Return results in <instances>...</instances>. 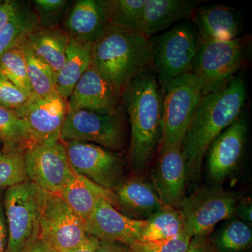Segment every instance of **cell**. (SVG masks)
I'll use <instances>...</instances> for the list:
<instances>
[{
    "mask_svg": "<svg viewBox=\"0 0 252 252\" xmlns=\"http://www.w3.org/2000/svg\"><path fill=\"white\" fill-rule=\"evenodd\" d=\"M190 18L199 35L207 39L233 40L241 32L238 12L224 5L208 4L197 7Z\"/></svg>",
    "mask_w": 252,
    "mask_h": 252,
    "instance_id": "cell-22",
    "label": "cell"
},
{
    "mask_svg": "<svg viewBox=\"0 0 252 252\" xmlns=\"http://www.w3.org/2000/svg\"><path fill=\"white\" fill-rule=\"evenodd\" d=\"M35 94L20 89L0 72V107L17 113L24 109Z\"/></svg>",
    "mask_w": 252,
    "mask_h": 252,
    "instance_id": "cell-33",
    "label": "cell"
},
{
    "mask_svg": "<svg viewBox=\"0 0 252 252\" xmlns=\"http://www.w3.org/2000/svg\"><path fill=\"white\" fill-rule=\"evenodd\" d=\"M68 112L67 102L58 93L49 97L34 96L16 113L27 130L28 145L61 140V130Z\"/></svg>",
    "mask_w": 252,
    "mask_h": 252,
    "instance_id": "cell-13",
    "label": "cell"
},
{
    "mask_svg": "<svg viewBox=\"0 0 252 252\" xmlns=\"http://www.w3.org/2000/svg\"><path fill=\"white\" fill-rule=\"evenodd\" d=\"M20 3L11 0H0V28L9 22L20 7Z\"/></svg>",
    "mask_w": 252,
    "mask_h": 252,
    "instance_id": "cell-36",
    "label": "cell"
},
{
    "mask_svg": "<svg viewBox=\"0 0 252 252\" xmlns=\"http://www.w3.org/2000/svg\"><path fill=\"white\" fill-rule=\"evenodd\" d=\"M146 220L147 225L139 241L167 240L185 230L180 211L169 205H164Z\"/></svg>",
    "mask_w": 252,
    "mask_h": 252,
    "instance_id": "cell-25",
    "label": "cell"
},
{
    "mask_svg": "<svg viewBox=\"0 0 252 252\" xmlns=\"http://www.w3.org/2000/svg\"><path fill=\"white\" fill-rule=\"evenodd\" d=\"M198 4L193 0H146L137 31L150 39L181 21L190 19Z\"/></svg>",
    "mask_w": 252,
    "mask_h": 252,
    "instance_id": "cell-18",
    "label": "cell"
},
{
    "mask_svg": "<svg viewBox=\"0 0 252 252\" xmlns=\"http://www.w3.org/2000/svg\"><path fill=\"white\" fill-rule=\"evenodd\" d=\"M248 128V116L243 111L207 151V171L216 184L228 178L238 167L245 151Z\"/></svg>",
    "mask_w": 252,
    "mask_h": 252,
    "instance_id": "cell-14",
    "label": "cell"
},
{
    "mask_svg": "<svg viewBox=\"0 0 252 252\" xmlns=\"http://www.w3.org/2000/svg\"><path fill=\"white\" fill-rule=\"evenodd\" d=\"M23 158L28 180L49 193L60 195L74 173L61 140L30 146Z\"/></svg>",
    "mask_w": 252,
    "mask_h": 252,
    "instance_id": "cell-10",
    "label": "cell"
},
{
    "mask_svg": "<svg viewBox=\"0 0 252 252\" xmlns=\"http://www.w3.org/2000/svg\"><path fill=\"white\" fill-rule=\"evenodd\" d=\"M187 178L182 144L158 151L153 175L154 188L165 205L179 208L185 198Z\"/></svg>",
    "mask_w": 252,
    "mask_h": 252,
    "instance_id": "cell-17",
    "label": "cell"
},
{
    "mask_svg": "<svg viewBox=\"0 0 252 252\" xmlns=\"http://www.w3.org/2000/svg\"><path fill=\"white\" fill-rule=\"evenodd\" d=\"M85 224L88 234L99 241L114 242L129 248L140 240L147 220L126 217L109 202L101 200Z\"/></svg>",
    "mask_w": 252,
    "mask_h": 252,
    "instance_id": "cell-15",
    "label": "cell"
},
{
    "mask_svg": "<svg viewBox=\"0 0 252 252\" xmlns=\"http://www.w3.org/2000/svg\"><path fill=\"white\" fill-rule=\"evenodd\" d=\"M34 13L41 27H57L56 25L67 14L69 1L67 0H35Z\"/></svg>",
    "mask_w": 252,
    "mask_h": 252,
    "instance_id": "cell-35",
    "label": "cell"
},
{
    "mask_svg": "<svg viewBox=\"0 0 252 252\" xmlns=\"http://www.w3.org/2000/svg\"><path fill=\"white\" fill-rule=\"evenodd\" d=\"M192 238L185 230L173 238L157 241H137L128 248L130 252H185Z\"/></svg>",
    "mask_w": 252,
    "mask_h": 252,
    "instance_id": "cell-34",
    "label": "cell"
},
{
    "mask_svg": "<svg viewBox=\"0 0 252 252\" xmlns=\"http://www.w3.org/2000/svg\"><path fill=\"white\" fill-rule=\"evenodd\" d=\"M23 252H54L49 250L47 247L42 243V241L38 238L31 244Z\"/></svg>",
    "mask_w": 252,
    "mask_h": 252,
    "instance_id": "cell-42",
    "label": "cell"
},
{
    "mask_svg": "<svg viewBox=\"0 0 252 252\" xmlns=\"http://www.w3.org/2000/svg\"><path fill=\"white\" fill-rule=\"evenodd\" d=\"M0 72L20 89L33 94L28 79L24 51L19 46L9 49L0 58Z\"/></svg>",
    "mask_w": 252,
    "mask_h": 252,
    "instance_id": "cell-31",
    "label": "cell"
},
{
    "mask_svg": "<svg viewBox=\"0 0 252 252\" xmlns=\"http://www.w3.org/2000/svg\"><path fill=\"white\" fill-rule=\"evenodd\" d=\"M47 192L29 180L6 189L4 208L8 229L6 252H23L39 238Z\"/></svg>",
    "mask_w": 252,
    "mask_h": 252,
    "instance_id": "cell-5",
    "label": "cell"
},
{
    "mask_svg": "<svg viewBox=\"0 0 252 252\" xmlns=\"http://www.w3.org/2000/svg\"><path fill=\"white\" fill-rule=\"evenodd\" d=\"M8 229L4 208V194L0 189V252H6Z\"/></svg>",
    "mask_w": 252,
    "mask_h": 252,
    "instance_id": "cell-37",
    "label": "cell"
},
{
    "mask_svg": "<svg viewBox=\"0 0 252 252\" xmlns=\"http://www.w3.org/2000/svg\"><path fill=\"white\" fill-rule=\"evenodd\" d=\"M246 96L245 80L238 75L223 89L202 97L182 144L187 177L192 180L200 178L207 151L214 141L240 117Z\"/></svg>",
    "mask_w": 252,
    "mask_h": 252,
    "instance_id": "cell-1",
    "label": "cell"
},
{
    "mask_svg": "<svg viewBox=\"0 0 252 252\" xmlns=\"http://www.w3.org/2000/svg\"><path fill=\"white\" fill-rule=\"evenodd\" d=\"M69 36L59 27H39L33 30L20 41L18 46L41 60L57 76L64 61Z\"/></svg>",
    "mask_w": 252,
    "mask_h": 252,
    "instance_id": "cell-21",
    "label": "cell"
},
{
    "mask_svg": "<svg viewBox=\"0 0 252 252\" xmlns=\"http://www.w3.org/2000/svg\"><path fill=\"white\" fill-rule=\"evenodd\" d=\"M99 245V240L88 234L87 238L79 246L64 252H96Z\"/></svg>",
    "mask_w": 252,
    "mask_h": 252,
    "instance_id": "cell-40",
    "label": "cell"
},
{
    "mask_svg": "<svg viewBox=\"0 0 252 252\" xmlns=\"http://www.w3.org/2000/svg\"><path fill=\"white\" fill-rule=\"evenodd\" d=\"M121 108L115 114H99L87 110H68L61 140L97 144L109 150L119 151L124 144Z\"/></svg>",
    "mask_w": 252,
    "mask_h": 252,
    "instance_id": "cell-9",
    "label": "cell"
},
{
    "mask_svg": "<svg viewBox=\"0 0 252 252\" xmlns=\"http://www.w3.org/2000/svg\"><path fill=\"white\" fill-rule=\"evenodd\" d=\"M92 44L69 37L65 61L56 76V91L67 101L83 74L91 67Z\"/></svg>",
    "mask_w": 252,
    "mask_h": 252,
    "instance_id": "cell-24",
    "label": "cell"
},
{
    "mask_svg": "<svg viewBox=\"0 0 252 252\" xmlns=\"http://www.w3.org/2000/svg\"><path fill=\"white\" fill-rule=\"evenodd\" d=\"M85 221L59 195L47 193L39 222V238L54 252H64L87 238Z\"/></svg>",
    "mask_w": 252,
    "mask_h": 252,
    "instance_id": "cell-11",
    "label": "cell"
},
{
    "mask_svg": "<svg viewBox=\"0 0 252 252\" xmlns=\"http://www.w3.org/2000/svg\"><path fill=\"white\" fill-rule=\"evenodd\" d=\"M185 252H213L205 237H195L190 240Z\"/></svg>",
    "mask_w": 252,
    "mask_h": 252,
    "instance_id": "cell-39",
    "label": "cell"
},
{
    "mask_svg": "<svg viewBox=\"0 0 252 252\" xmlns=\"http://www.w3.org/2000/svg\"><path fill=\"white\" fill-rule=\"evenodd\" d=\"M23 51L27 66L28 79L33 94L39 97H49L56 94V75L51 68L29 51Z\"/></svg>",
    "mask_w": 252,
    "mask_h": 252,
    "instance_id": "cell-28",
    "label": "cell"
},
{
    "mask_svg": "<svg viewBox=\"0 0 252 252\" xmlns=\"http://www.w3.org/2000/svg\"><path fill=\"white\" fill-rule=\"evenodd\" d=\"M252 202L250 200H240L237 205L235 215L239 220H243L248 225L252 224Z\"/></svg>",
    "mask_w": 252,
    "mask_h": 252,
    "instance_id": "cell-38",
    "label": "cell"
},
{
    "mask_svg": "<svg viewBox=\"0 0 252 252\" xmlns=\"http://www.w3.org/2000/svg\"><path fill=\"white\" fill-rule=\"evenodd\" d=\"M162 91V131L158 151L183 144L186 132L203 97L200 82L191 72L170 81Z\"/></svg>",
    "mask_w": 252,
    "mask_h": 252,
    "instance_id": "cell-7",
    "label": "cell"
},
{
    "mask_svg": "<svg viewBox=\"0 0 252 252\" xmlns=\"http://www.w3.org/2000/svg\"><path fill=\"white\" fill-rule=\"evenodd\" d=\"M200 37L193 21L185 20L149 39L152 69L162 90L170 81L190 72Z\"/></svg>",
    "mask_w": 252,
    "mask_h": 252,
    "instance_id": "cell-4",
    "label": "cell"
},
{
    "mask_svg": "<svg viewBox=\"0 0 252 252\" xmlns=\"http://www.w3.org/2000/svg\"><path fill=\"white\" fill-rule=\"evenodd\" d=\"M112 191L115 195V208L134 220H148L165 205L153 186L142 179L122 180Z\"/></svg>",
    "mask_w": 252,
    "mask_h": 252,
    "instance_id": "cell-19",
    "label": "cell"
},
{
    "mask_svg": "<svg viewBox=\"0 0 252 252\" xmlns=\"http://www.w3.org/2000/svg\"><path fill=\"white\" fill-rule=\"evenodd\" d=\"M72 170L94 183L114 190L122 180V159L115 152L97 144L64 142Z\"/></svg>",
    "mask_w": 252,
    "mask_h": 252,
    "instance_id": "cell-12",
    "label": "cell"
},
{
    "mask_svg": "<svg viewBox=\"0 0 252 252\" xmlns=\"http://www.w3.org/2000/svg\"><path fill=\"white\" fill-rule=\"evenodd\" d=\"M96 252H130L128 247L114 242L99 241Z\"/></svg>",
    "mask_w": 252,
    "mask_h": 252,
    "instance_id": "cell-41",
    "label": "cell"
},
{
    "mask_svg": "<svg viewBox=\"0 0 252 252\" xmlns=\"http://www.w3.org/2000/svg\"><path fill=\"white\" fill-rule=\"evenodd\" d=\"M121 103L130 119L129 160L142 171L152 160L161 140L163 91L153 69L136 76L122 91Z\"/></svg>",
    "mask_w": 252,
    "mask_h": 252,
    "instance_id": "cell-2",
    "label": "cell"
},
{
    "mask_svg": "<svg viewBox=\"0 0 252 252\" xmlns=\"http://www.w3.org/2000/svg\"><path fill=\"white\" fill-rule=\"evenodd\" d=\"M59 195L84 221L92 215L99 200H107L115 207V195L112 190L74 171Z\"/></svg>",
    "mask_w": 252,
    "mask_h": 252,
    "instance_id": "cell-23",
    "label": "cell"
},
{
    "mask_svg": "<svg viewBox=\"0 0 252 252\" xmlns=\"http://www.w3.org/2000/svg\"><path fill=\"white\" fill-rule=\"evenodd\" d=\"M153 50L140 32L109 24L92 44V65L122 95L130 81L152 69Z\"/></svg>",
    "mask_w": 252,
    "mask_h": 252,
    "instance_id": "cell-3",
    "label": "cell"
},
{
    "mask_svg": "<svg viewBox=\"0 0 252 252\" xmlns=\"http://www.w3.org/2000/svg\"><path fill=\"white\" fill-rule=\"evenodd\" d=\"M39 26L35 13L32 11L29 5L20 4L14 17L0 28V58L17 46L28 33Z\"/></svg>",
    "mask_w": 252,
    "mask_h": 252,
    "instance_id": "cell-27",
    "label": "cell"
},
{
    "mask_svg": "<svg viewBox=\"0 0 252 252\" xmlns=\"http://www.w3.org/2000/svg\"><path fill=\"white\" fill-rule=\"evenodd\" d=\"M24 151L0 150V189H7L28 180L23 158Z\"/></svg>",
    "mask_w": 252,
    "mask_h": 252,
    "instance_id": "cell-32",
    "label": "cell"
},
{
    "mask_svg": "<svg viewBox=\"0 0 252 252\" xmlns=\"http://www.w3.org/2000/svg\"><path fill=\"white\" fill-rule=\"evenodd\" d=\"M146 0H102L109 24L137 31Z\"/></svg>",
    "mask_w": 252,
    "mask_h": 252,
    "instance_id": "cell-30",
    "label": "cell"
},
{
    "mask_svg": "<svg viewBox=\"0 0 252 252\" xmlns=\"http://www.w3.org/2000/svg\"><path fill=\"white\" fill-rule=\"evenodd\" d=\"M0 145H1V147H2V145H1V144H0Z\"/></svg>",
    "mask_w": 252,
    "mask_h": 252,
    "instance_id": "cell-43",
    "label": "cell"
},
{
    "mask_svg": "<svg viewBox=\"0 0 252 252\" xmlns=\"http://www.w3.org/2000/svg\"><path fill=\"white\" fill-rule=\"evenodd\" d=\"M0 144L2 150L26 149L28 145L27 130L22 119L14 111L0 107Z\"/></svg>",
    "mask_w": 252,
    "mask_h": 252,
    "instance_id": "cell-29",
    "label": "cell"
},
{
    "mask_svg": "<svg viewBox=\"0 0 252 252\" xmlns=\"http://www.w3.org/2000/svg\"><path fill=\"white\" fill-rule=\"evenodd\" d=\"M240 200L238 194L220 185L198 189L185 197L178 208L185 230L192 238L206 236L220 222L235 216Z\"/></svg>",
    "mask_w": 252,
    "mask_h": 252,
    "instance_id": "cell-8",
    "label": "cell"
},
{
    "mask_svg": "<svg viewBox=\"0 0 252 252\" xmlns=\"http://www.w3.org/2000/svg\"><path fill=\"white\" fill-rule=\"evenodd\" d=\"M200 37L190 72L198 79L203 96L223 89L238 76L245 53L240 38L220 41Z\"/></svg>",
    "mask_w": 252,
    "mask_h": 252,
    "instance_id": "cell-6",
    "label": "cell"
},
{
    "mask_svg": "<svg viewBox=\"0 0 252 252\" xmlns=\"http://www.w3.org/2000/svg\"><path fill=\"white\" fill-rule=\"evenodd\" d=\"M213 235L217 252H244L252 246L251 226L238 218L228 219Z\"/></svg>",
    "mask_w": 252,
    "mask_h": 252,
    "instance_id": "cell-26",
    "label": "cell"
},
{
    "mask_svg": "<svg viewBox=\"0 0 252 252\" xmlns=\"http://www.w3.org/2000/svg\"><path fill=\"white\" fill-rule=\"evenodd\" d=\"M68 110L115 114L120 109L121 94L91 64L67 99Z\"/></svg>",
    "mask_w": 252,
    "mask_h": 252,
    "instance_id": "cell-16",
    "label": "cell"
},
{
    "mask_svg": "<svg viewBox=\"0 0 252 252\" xmlns=\"http://www.w3.org/2000/svg\"><path fill=\"white\" fill-rule=\"evenodd\" d=\"M108 25L102 0H78L68 9L64 31L72 39L93 44Z\"/></svg>",
    "mask_w": 252,
    "mask_h": 252,
    "instance_id": "cell-20",
    "label": "cell"
}]
</instances>
